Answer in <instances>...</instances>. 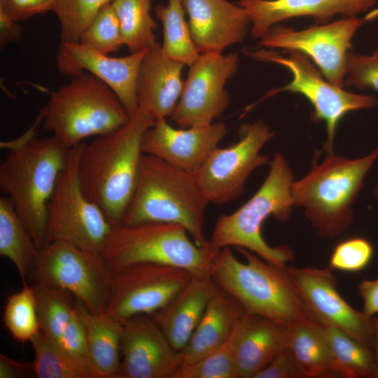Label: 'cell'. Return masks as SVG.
I'll list each match as a JSON object with an SVG mask.
<instances>
[{"mask_svg": "<svg viewBox=\"0 0 378 378\" xmlns=\"http://www.w3.org/2000/svg\"><path fill=\"white\" fill-rule=\"evenodd\" d=\"M155 122L139 108L125 125L83 145L78 167L82 189L113 227L122 223L137 182L143 136Z\"/></svg>", "mask_w": 378, "mask_h": 378, "instance_id": "obj_1", "label": "cell"}, {"mask_svg": "<svg viewBox=\"0 0 378 378\" xmlns=\"http://www.w3.org/2000/svg\"><path fill=\"white\" fill-rule=\"evenodd\" d=\"M246 258L239 261L230 246L212 260L210 276L244 307L246 313L263 316L289 327L322 323L303 300L286 267L269 262L244 248H236Z\"/></svg>", "mask_w": 378, "mask_h": 378, "instance_id": "obj_2", "label": "cell"}, {"mask_svg": "<svg viewBox=\"0 0 378 378\" xmlns=\"http://www.w3.org/2000/svg\"><path fill=\"white\" fill-rule=\"evenodd\" d=\"M69 148L54 136L27 134L11 146L0 165V190L15 209L40 249L47 231V206Z\"/></svg>", "mask_w": 378, "mask_h": 378, "instance_id": "obj_3", "label": "cell"}, {"mask_svg": "<svg viewBox=\"0 0 378 378\" xmlns=\"http://www.w3.org/2000/svg\"><path fill=\"white\" fill-rule=\"evenodd\" d=\"M323 160L315 155L309 172L293 182V206L302 207L306 218L318 236L333 239L353 222L352 206L363 187L366 175L378 159V148L356 159L325 150Z\"/></svg>", "mask_w": 378, "mask_h": 378, "instance_id": "obj_4", "label": "cell"}, {"mask_svg": "<svg viewBox=\"0 0 378 378\" xmlns=\"http://www.w3.org/2000/svg\"><path fill=\"white\" fill-rule=\"evenodd\" d=\"M269 165V172L255 194L233 213L218 217L209 240L214 250L226 246L244 248L269 262L286 267L295 258L293 251L286 245L272 247L267 244L262 227L270 216L280 222L290 217L294 206L291 192L294 174L281 153H274Z\"/></svg>", "mask_w": 378, "mask_h": 378, "instance_id": "obj_5", "label": "cell"}, {"mask_svg": "<svg viewBox=\"0 0 378 378\" xmlns=\"http://www.w3.org/2000/svg\"><path fill=\"white\" fill-rule=\"evenodd\" d=\"M208 204L194 174L143 153L135 190L122 224H178L196 244L204 246L208 241L204 234Z\"/></svg>", "mask_w": 378, "mask_h": 378, "instance_id": "obj_6", "label": "cell"}, {"mask_svg": "<svg viewBox=\"0 0 378 378\" xmlns=\"http://www.w3.org/2000/svg\"><path fill=\"white\" fill-rule=\"evenodd\" d=\"M42 113L43 128L69 148L118 129L131 117L106 83L85 71L52 92Z\"/></svg>", "mask_w": 378, "mask_h": 378, "instance_id": "obj_7", "label": "cell"}, {"mask_svg": "<svg viewBox=\"0 0 378 378\" xmlns=\"http://www.w3.org/2000/svg\"><path fill=\"white\" fill-rule=\"evenodd\" d=\"M181 225L144 222L113 227L100 255L113 272L137 262H154L183 268L192 275H210L213 259L219 251L207 241L194 244Z\"/></svg>", "mask_w": 378, "mask_h": 378, "instance_id": "obj_8", "label": "cell"}, {"mask_svg": "<svg viewBox=\"0 0 378 378\" xmlns=\"http://www.w3.org/2000/svg\"><path fill=\"white\" fill-rule=\"evenodd\" d=\"M284 52L286 56L272 49H244V53L252 59L279 64L292 74L290 83L268 92L263 99L283 92L302 95L313 107L312 120L326 124L327 139L323 149L333 150L337 128L342 118L354 111L374 107L378 100L374 96L352 93L330 83L304 54L295 50Z\"/></svg>", "mask_w": 378, "mask_h": 378, "instance_id": "obj_9", "label": "cell"}, {"mask_svg": "<svg viewBox=\"0 0 378 378\" xmlns=\"http://www.w3.org/2000/svg\"><path fill=\"white\" fill-rule=\"evenodd\" d=\"M84 144L69 148L67 163L49 200L45 244L62 241L100 254L113 226L82 189L78 167Z\"/></svg>", "mask_w": 378, "mask_h": 378, "instance_id": "obj_10", "label": "cell"}, {"mask_svg": "<svg viewBox=\"0 0 378 378\" xmlns=\"http://www.w3.org/2000/svg\"><path fill=\"white\" fill-rule=\"evenodd\" d=\"M34 282L69 292L90 312L106 311L113 272L100 254L52 241L38 251L30 276Z\"/></svg>", "mask_w": 378, "mask_h": 378, "instance_id": "obj_11", "label": "cell"}, {"mask_svg": "<svg viewBox=\"0 0 378 378\" xmlns=\"http://www.w3.org/2000/svg\"><path fill=\"white\" fill-rule=\"evenodd\" d=\"M274 134L261 120L245 122L239 128L237 142L211 152L194 174L209 203L223 204L241 195L251 173L270 164V156L261 149Z\"/></svg>", "mask_w": 378, "mask_h": 378, "instance_id": "obj_12", "label": "cell"}, {"mask_svg": "<svg viewBox=\"0 0 378 378\" xmlns=\"http://www.w3.org/2000/svg\"><path fill=\"white\" fill-rule=\"evenodd\" d=\"M378 14L374 11L364 18L355 15L302 30L275 25L260 39V44L270 49L295 50L314 61L330 83L343 88L346 57L351 40L363 22Z\"/></svg>", "mask_w": 378, "mask_h": 378, "instance_id": "obj_13", "label": "cell"}, {"mask_svg": "<svg viewBox=\"0 0 378 378\" xmlns=\"http://www.w3.org/2000/svg\"><path fill=\"white\" fill-rule=\"evenodd\" d=\"M188 270L165 264L137 262L113 271L106 312L123 323L139 314L152 315L189 282Z\"/></svg>", "mask_w": 378, "mask_h": 378, "instance_id": "obj_14", "label": "cell"}, {"mask_svg": "<svg viewBox=\"0 0 378 378\" xmlns=\"http://www.w3.org/2000/svg\"><path fill=\"white\" fill-rule=\"evenodd\" d=\"M237 53H202L189 66L178 102L170 116L186 128L206 125L220 117L230 97L225 85L237 71Z\"/></svg>", "mask_w": 378, "mask_h": 378, "instance_id": "obj_15", "label": "cell"}, {"mask_svg": "<svg viewBox=\"0 0 378 378\" xmlns=\"http://www.w3.org/2000/svg\"><path fill=\"white\" fill-rule=\"evenodd\" d=\"M287 269L306 305L320 321L341 329L373 349L372 318L355 309L342 297L330 267Z\"/></svg>", "mask_w": 378, "mask_h": 378, "instance_id": "obj_16", "label": "cell"}, {"mask_svg": "<svg viewBox=\"0 0 378 378\" xmlns=\"http://www.w3.org/2000/svg\"><path fill=\"white\" fill-rule=\"evenodd\" d=\"M118 378H172L183 363L159 326L147 314L122 323Z\"/></svg>", "mask_w": 378, "mask_h": 378, "instance_id": "obj_17", "label": "cell"}, {"mask_svg": "<svg viewBox=\"0 0 378 378\" xmlns=\"http://www.w3.org/2000/svg\"><path fill=\"white\" fill-rule=\"evenodd\" d=\"M148 50L122 57H113L79 42H62L57 56L59 71L73 77L84 71L106 83L118 96L128 114L139 108L137 80L143 58Z\"/></svg>", "mask_w": 378, "mask_h": 378, "instance_id": "obj_18", "label": "cell"}, {"mask_svg": "<svg viewBox=\"0 0 378 378\" xmlns=\"http://www.w3.org/2000/svg\"><path fill=\"white\" fill-rule=\"evenodd\" d=\"M227 132L224 122L176 129L158 119L144 133L142 151L194 174Z\"/></svg>", "mask_w": 378, "mask_h": 378, "instance_id": "obj_19", "label": "cell"}, {"mask_svg": "<svg viewBox=\"0 0 378 378\" xmlns=\"http://www.w3.org/2000/svg\"><path fill=\"white\" fill-rule=\"evenodd\" d=\"M189 27L200 54L222 53L241 43L251 21L246 10L227 0H182Z\"/></svg>", "mask_w": 378, "mask_h": 378, "instance_id": "obj_20", "label": "cell"}, {"mask_svg": "<svg viewBox=\"0 0 378 378\" xmlns=\"http://www.w3.org/2000/svg\"><path fill=\"white\" fill-rule=\"evenodd\" d=\"M377 0H240L249 17L251 36L260 39L277 23L295 17L310 16L325 24L337 15L354 16L373 6Z\"/></svg>", "mask_w": 378, "mask_h": 378, "instance_id": "obj_21", "label": "cell"}, {"mask_svg": "<svg viewBox=\"0 0 378 378\" xmlns=\"http://www.w3.org/2000/svg\"><path fill=\"white\" fill-rule=\"evenodd\" d=\"M289 326L270 318L246 313L234 330L238 378H255L288 347Z\"/></svg>", "mask_w": 378, "mask_h": 378, "instance_id": "obj_22", "label": "cell"}, {"mask_svg": "<svg viewBox=\"0 0 378 378\" xmlns=\"http://www.w3.org/2000/svg\"><path fill=\"white\" fill-rule=\"evenodd\" d=\"M185 64L167 57L158 42L146 52L137 80L139 108L155 120L170 117L181 97Z\"/></svg>", "mask_w": 378, "mask_h": 378, "instance_id": "obj_23", "label": "cell"}, {"mask_svg": "<svg viewBox=\"0 0 378 378\" xmlns=\"http://www.w3.org/2000/svg\"><path fill=\"white\" fill-rule=\"evenodd\" d=\"M216 287L210 275H192L169 302L151 315L177 351L187 344Z\"/></svg>", "mask_w": 378, "mask_h": 378, "instance_id": "obj_24", "label": "cell"}, {"mask_svg": "<svg viewBox=\"0 0 378 378\" xmlns=\"http://www.w3.org/2000/svg\"><path fill=\"white\" fill-rule=\"evenodd\" d=\"M245 314L239 301L217 285L198 325L181 351L183 363L196 362L220 348Z\"/></svg>", "mask_w": 378, "mask_h": 378, "instance_id": "obj_25", "label": "cell"}, {"mask_svg": "<svg viewBox=\"0 0 378 378\" xmlns=\"http://www.w3.org/2000/svg\"><path fill=\"white\" fill-rule=\"evenodd\" d=\"M76 307L85 325L88 362L94 378H118L122 323L107 312L92 313L79 301Z\"/></svg>", "mask_w": 378, "mask_h": 378, "instance_id": "obj_26", "label": "cell"}, {"mask_svg": "<svg viewBox=\"0 0 378 378\" xmlns=\"http://www.w3.org/2000/svg\"><path fill=\"white\" fill-rule=\"evenodd\" d=\"M39 248L6 195L0 197V255L16 268L22 282L29 277Z\"/></svg>", "mask_w": 378, "mask_h": 378, "instance_id": "obj_27", "label": "cell"}, {"mask_svg": "<svg viewBox=\"0 0 378 378\" xmlns=\"http://www.w3.org/2000/svg\"><path fill=\"white\" fill-rule=\"evenodd\" d=\"M288 348L306 378L335 375L322 323L289 327Z\"/></svg>", "mask_w": 378, "mask_h": 378, "instance_id": "obj_28", "label": "cell"}, {"mask_svg": "<svg viewBox=\"0 0 378 378\" xmlns=\"http://www.w3.org/2000/svg\"><path fill=\"white\" fill-rule=\"evenodd\" d=\"M322 329L335 375L347 378L374 377L375 358L372 348L333 326L322 323Z\"/></svg>", "mask_w": 378, "mask_h": 378, "instance_id": "obj_29", "label": "cell"}, {"mask_svg": "<svg viewBox=\"0 0 378 378\" xmlns=\"http://www.w3.org/2000/svg\"><path fill=\"white\" fill-rule=\"evenodd\" d=\"M182 0H168L167 5L155 8L157 18L162 22L163 54L168 58L190 66L200 55L185 18Z\"/></svg>", "mask_w": 378, "mask_h": 378, "instance_id": "obj_30", "label": "cell"}, {"mask_svg": "<svg viewBox=\"0 0 378 378\" xmlns=\"http://www.w3.org/2000/svg\"><path fill=\"white\" fill-rule=\"evenodd\" d=\"M34 354L31 369L38 378H94L88 363L65 352L41 330L30 341Z\"/></svg>", "mask_w": 378, "mask_h": 378, "instance_id": "obj_31", "label": "cell"}, {"mask_svg": "<svg viewBox=\"0 0 378 378\" xmlns=\"http://www.w3.org/2000/svg\"><path fill=\"white\" fill-rule=\"evenodd\" d=\"M111 4L120 22L123 44L131 52L148 50L157 43L151 0H112Z\"/></svg>", "mask_w": 378, "mask_h": 378, "instance_id": "obj_32", "label": "cell"}, {"mask_svg": "<svg viewBox=\"0 0 378 378\" xmlns=\"http://www.w3.org/2000/svg\"><path fill=\"white\" fill-rule=\"evenodd\" d=\"M40 330L58 344L76 304L69 292L41 284H33Z\"/></svg>", "mask_w": 378, "mask_h": 378, "instance_id": "obj_33", "label": "cell"}, {"mask_svg": "<svg viewBox=\"0 0 378 378\" xmlns=\"http://www.w3.org/2000/svg\"><path fill=\"white\" fill-rule=\"evenodd\" d=\"M3 321L10 335L19 342H30L40 330L33 285L22 282L21 290L8 297Z\"/></svg>", "mask_w": 378, "mask_h": 378, "instance_id": "obj_34", "label": "cell"}, {"mask_svg": "<svg viewBox=\"0 0 378 378\" xmlns=\"http://www.w3.org/2000/svg\"><path fill=\"white\" fill-rule=\"evenodd\" d=\"M112 0H56L52 10L60 24L62 42L78 43L99 10Z\"/></svg>", "mask_w": 378, "mask_h": 378, "instance_id": "obj_35", "label": "cell"}, {"mask_svg": "<svg viewBox=\"0 0 378 378\" xmlns=\"http://www.w3.org/2000/svg\"><path fill=\"white\" fill-rule=\"evenodd\" d=\"M172 378H238L234 331L225 344L209 356L194 363H183Z\"/></svg>", "mask_w": 378, "mask_h": 378, "instance_id": "obj_36", "label": "cell"}, {"mask_svg": "<svg viewBox=\"0 0 378 378\" xmlns=\"http://www.w3.org/2000/svg\"><path fill=\"white\" fill-rule=\"evenodd\" d=\"M79 43L106 55L124 45L120 22L111 3L97 13L81 34Z\"/></svg>", "mask_w": 378, "mask_h": 378, "instance_id": "obj_37", "label": "cell"}, {"mask_svg": "<svg viewBox=\"0 0 378 378\" xmlns=\"http://www.w3.org/2000/svg\"><path fill=\"white\" fill-rule=\"evenodd\" d=\"M374 255L372 243L363 237H351L337 243L330 254L332 270L356 272L365 269Z\"/></svg>", "mask_w": 378, "mask_h": 378, "instance_id": "obj_38", "label": "cell"}, {"mask_svg": "<svg viewBox=\"0 0 378 378\" xmlns=\"http://www.w3.org/2000/svg\"><path fill=\"white\" fill-rule=\"evenodd\" d=\"M344 85L378 92V50L370 55L348 52Z\"/></svg>", "mask_w": 378, "mask_h": 378, "instance_id": "obj_39", "label": "cell"}, {"mask_svg": "<svg viewBox=\"0 0 378 378\" xmlns=\"http://www.w3.org/2000/svg\"><path fill=\"white\" fill-rule=\"evenodd\" d=\"M58 344L70 356L88 364L85 328L76 304L62 330Z\"/></svg>", "mask_w": 378, "mask_h": 378, "instance_id": "obj_40", "label": "cell"}, {"mask_svg": "<svg viewBox=\"0 0 378 378\" xmlns=\"http://www.w3.org/2000/svg\"><path fill=\"white\" fill-rule=\"evenodd\" d=\"M56 0H0V12L18 22L52 10Z\"/></svg>", "mask_w": 378, "mask_h": 378, "instance_id": "obj_41", "label": "cell"}, {"mask_svg": "<svg viewBox=\"0 0 378 378\" xmlns=\"http://www.w3.org/2000/svg\"><path fill=\"white\" fill-rule=\"evenodd\" d=\"M304 377L289 348L281 351L255 378Z\"/></svg>", "mask_w": 378, "mask_h": 378, "instance_id": "obj_42", "label": "cell"}, {"mask_svg": "<svg viewBox=\"0 0 378 378\" xmlns=\"http://www.w3.org/2000/svg\"><path fill=\"white\" fill-rule=\"evenodd\" d=\"M360 295L363 301V312L372 318L378 314V279L363 280L358 286Z\"/></svg>", "mask_w": 378, "mask_h": 378, "instance_id": "obj_43", "label": "cell"}, {"mask_svg": "<svg viewBox=\"0 0 378 378\" xmlns=\"http://www.w3.org/2000/svg\"><path fill=\"white\" fill-rule=\"evenodd\" d=\"M22 35V29L20 24L0 12V46L3 48L6 44L19 41Z\"/></svg>", "mask_w": 378, "mask_h": 378, "instance_id": "obj_44", "label": "cell"}, {"mask_svg": "<svg viewBox=\"0 0 378 378\" xmlns=\"http://www.w3.org/2000/svg\"><path fill=\"white\" fill-rule=\"evenodd\" d=\"M29 373L27 367L4 354H0V378H18L26 377Z\"/></svg>", "mask_w": 378, "mask_h": 378, "instance_id": "obj_45", "label": "cell"}, {"mask_svg": "<svg viewBox=\"0 0 378 378\" xmlns=\"http://www.w3.org/2000/svg\"><path fill=\"white\" fill-rule=\"evenodd\" d=\"M372 322L374 330V353L375 358V369L374 377L378 378V316L372 317Z\"/></svg>", "mask_w": 378, "mask_h": 378, "instance_id": "obj_46", "label": "cell"}, {"mask_svg": "<svg viewBox=\"0 0 378 378\" xmlns=\"http://www.w3.org/2000/svg\"><path fill=\"white\" fill-rule=\"evenodd\" d=\"M374 196L378 202V184L377 185V186L375 187L374 190Z\"/></svg>", "mask_w": 378, "mask_h": 378, "instance_id": "obj_47", "label": "cell"}]
</instances>
